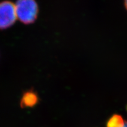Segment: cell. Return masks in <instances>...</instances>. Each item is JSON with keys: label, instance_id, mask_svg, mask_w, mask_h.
<instances>
[{"label": "cell", "instance_id": "cell-3", "mask_svg": "<svg viewBox=\"0 0 127 127\" xmlns=\"http://www.w3.org/2000/svg\"><path fill=\"white\" fill-rule=\"evenodd\" d=\"M37 101V96L34 93L28 92L23 95L21 100V105L23 107H32Z\"/></svg>", "mask_w": 127, "mask_h": 127}, {"label": "cell", "instance_id": "cell-2", "mask_svg": "<svg viewBox=\"0 0 127 127\" xmlns=\"http://www.w3.org/2000/svg\"><path fill=\"white\" fill-rule=\"evenodd\" d=\"M15 5L9 1L0 3V29H5L15 23L17 19Z\"/></svg>", "mask_w": 127, "mask_h": 127}, {"label": "cell", "instance_id": "cell-1", "mask_svg": "<svg viewBox=\"0 0 127 127\" xmlns=\"http://www.w3.org/2000/svg\"><path fill=\"white\" fill-rule=\"evenodd\" d=\"M15 5L17 17L22 23L26 24L34 23L38 12V5L34 1H18Z\"/></svg>", "mask_w": 127, "mask_h": 127}, {"label": "cell", "instance_id": "cell-4", "mask_svg": "<svg viewBox=\"0 0 127 127\" xmlns=\"http://www.w3.org/2000/svg\"><path fill=\"white\" fill-rule=\"evenodd\" d=\"M125 121L121 116L120 115H112L108 121L107 124V127H123L125 125Z\"/></svg>", "mask_w": 127, "mask_h": 127}, {"label": "cell", "instance_id": "cell-6", "mask_svg": "<svg viewBox=\"0 0 127 127\" xmlns=\"http://www.w3.org/2000/svg\"><path fill=\"white\" fill-rule=\"evenodd\" d=\"M123 127H127V122H125V125H124Z\"/></svg>", "mask_w": 127, "mask_h": 127}, {"label": "cell", "instance_id": "cell-5", "mask_svg": "<svg viewBox=\"0 0 127 127\" xmlns=\"http://www.w3.org/2000/svg\"><path fill=\"white\" fill-rule=\"evenodd\" d=\"M125 7L126 8V9H127V1H125Z\"/></svg>", "mask_w": 127, "mask_h": 127}]
</instances>
